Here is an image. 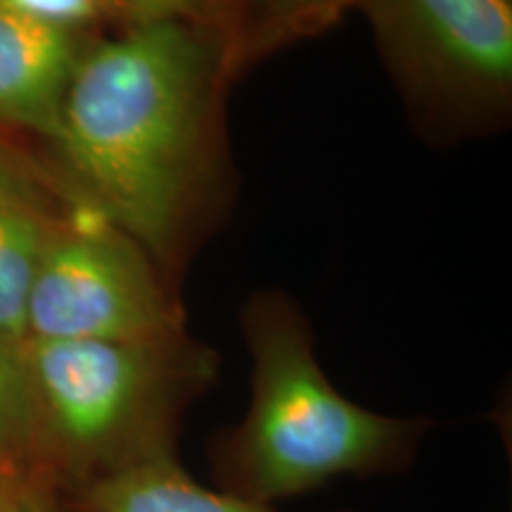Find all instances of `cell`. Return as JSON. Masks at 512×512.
Listing matches in <instances>:
<instances>
[{
	"mask_svg": "<svg viewBox=\"0 0 512 512\" xmlns=\"http://www.w3.org/2000/svg\"><path fill=\"white\" fill-rule=\"evenodd\" d=\"M221 74L214 29L164 22L88 46L64 95L53 143L81 197L159 268L195 207Z\"/></svg>",
	"mask_w": 512,
	"mask_h": 512,
	"instance_id": "obj_1",
	"label": "cell"
},
{
	"mask_svg": "<svg viewBox=\"0 0 512 512\" xmlns=\"http://www.w3.org/2000/svg\"><path fill=\"white\" fill-rule=\"evenodd\" d=\"M242 332L252 354V403L214 451L216 479L230 494L271 505L339 475L389 470L413 451L422 422L368 411L339 394L285 294L249 299Z\"/></svg>",
	"mask_w": 512,
	"mask_h": 512,
	"instance_id": "obj_2",
	"label": "cell"
},
{
	"mask_svg": "<svg viewBox=\"0 0 512 512\" xmlns=\"http://www.w3.org/2000/svg\"><path fill=\"white\" fill-rule=\"evenodd\" d=\"M48 458L88 482L176 456L190 399L216 375V356L190 337L171 342L27 339Z\"/></svg>",
	"mask_w": 512,
	"mask_h": 512,
	"instance_id": "obj_3",
	"label": "cell"
},
{
	"mask_svg": "<svg viewBox=\"0 0 512 512\" xmlns=\"http://www.w3.org/2000/svg\"><path fill=\"white\" fill-rule=\"evenodd\" d=\"M29 339L171 342L188 337L162 268L93 202H72L38 261Z\"/></svg>",
	"mask_w": 512,
	"mask_h": 512,
	"instance_id": "obj_4",
	"label": "cell"
},
{
	"mask_svg": "<svg viewBox=\"0 0 512 512\" xmlns=\"http://www.w3.org/2000/svg\"><path fill=\"white\" fill-rule=\"evenodd\" d=\"M408 102L441 126L498 117L512 93V0H366Z\"/></svg>",
	"mask_w": 512,
	"mask_h": 512,
	"instance_id": "obj_5",
	"label": "cell"
},
{
	"mask_svg": "<svg viewBox=\"0 0 512 512\" xmlns=\"http://www.w3.org/2000/svg\"><path fill=\"white\" fill-rule=\"evenodd\" d=\"M86 48L81 31L0 5V124L53 140Z\"/></svg>",
	"mask_w": 512,
	"mask_h": 512,
	"instance_id": "obj_6",
	"label": "cell"
},
{
	"mask_svg": "<svg viewBox=\"0 0 512 512\" xmlns=\"http://www.w3.org/2000/svg\"><path fill=\"white\" fill-rule=\"evenodd\" d=\"M55 214L46 185L0 143V335L27 344V297L36 266L53 240Z\"/></svg>",
	"mask_w": 512,
	"mask_h": 512,
	"instance_id": "obj_7",
	"label": "cell"
},
{
	"mask_svg": "<svg viewBox=\"0 0 512 512\" xmlns=\"http://www.w3.org/2000/svg\"><path fill=\"white\" fill-rule=\"evenodd\" d=\"M83 512H275L230 491H211L183 470L176 456L126 467L88 482Z\"/></svg>",
	"mask_w": 512,
	"mask_h": 512,
	"instance_id": "obj_8",
	"label": "cell"
},
{
	"mask_svg": "<svg viewBox=\"0 0 512 512\" xmlns=\"http://www.w3.org/2000/svg\"><path fill=\"white\" fill-rule=\"evenodd\" d=\"M0 5L81 34L102 27L124 34L164 22H190L214 29L211 0H0Z\"/></svg>",
	"mask_w": 512,
	"mask_h": 512,
	"instance_id": "obj_9",
	"label": "cell"
},
{
	"mask_svg": "<svg viewBox=\"0 0 512 512\" xmlns=\"http://www.w3.org/2000/svg\"><path fill=\"white\" fill-rule=\"evenodd\" d=\"M43 460H48V446L27 344L0 335V472L29 475Z\"/></svg>",
	"mask_w": 512,
	"mask_h": 512,
	"instance_id": "obj_10",
	"label": "cell"
},
{
	"mask_svg": "<svg viewBox=\"0 0 512 512\" xmlns=\"http://www.w3.org/2000/svg\"><path fill=\"white\" fill-rule=\"evenodd\" d=\"M363 3L366 0H256L254 15L230 57L228 72L335 27L349 10L363 8Z\"/></svg>",
	"mask_w": 512,
	"mask_h": 512,
	"instance_id": "obj_11",
	"label": "cell"
},
{
	"mask_svg": "<svg viewBox=\"0 0 512 512\" xmlns=\"http://www.w3.org/2000/svg\"><path fill=\"white\" fill-rule=\"evenodd\" d=\"M256 0H211V17H214V29L221 36L223 48H226V72L230 67V57L242 41L249 19L254 15Z\"/></svg>",
	"mask_w": 512,
	"mask_h": 512,
	"instance_id": "obj_12",
	"label": "cell"
},
{
	"mask_svg": "<svg viewBox=\"0 0 512 512\" xmlns=\"http://www.w3.org/2000/svg\"><path fill=\"white\" fill-rule=\"evenodd\" d=\"M0 512H50L43 489L31 475L0 472Z\"/></svg>",
	"mask_w": 512,
	"mask_h": 512,
	"instance_id": "obj_13",
	"label": "cell"
}]
</instances>
